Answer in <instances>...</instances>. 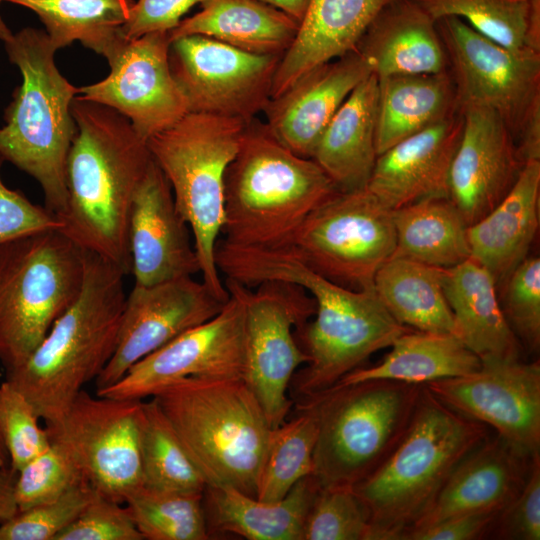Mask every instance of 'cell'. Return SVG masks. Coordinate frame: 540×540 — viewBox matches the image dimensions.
Listing matches in <instances>:
<instances>
[{
	"label": "cell",
	"instance_id": "obj_1",
	"mask_svg": "<svg viewBox=\"0 0 540 540\" xmlns=\"http://www.w3.org/2000/svg\"><path fill=\"white\" fill-rule=\"evenodd\" d=\"M215 261L225 278L247 287L283 281L313 297L314 318L296 333L308 361L291 381L293 404L332 387L412 330L392 317L374 287L353 290L338 285L307 266L289 247H243L219 239Z\"/></svg>",
	"mask_w": 540,
	"mask_h": 540
},
{
	"label": "cell",
	"instance_id": "obj_2",
	"mask_svg": "<svg viewBox=\"0 0 540 540\" xmlns=\"http://www.w3.org/2000/svg\"><path fill=\"white\" fill-rule=\"evenodd\" d=\"M71 113L77 132L67 158L60 231L129 274V216L152 160L147 142L122 114L81 95L72 100Z\"/></svg>",
	"mask_w": 540,
	"mask_h": 540
},
{
	"label": "cell",
	"instance_id": "obj_3",
	"mask_svg": "<svg viewBox=\"0 0 540 540\" xmlns=\"http://www.w3.org/2000/svg\"><path fill=\"white\" fill-rule=\"evenodd\" d=\"M124 276L112 262L84 251L79 295L25 362L5 372L44 424L60 418L112 358L126 300Z\"/></svg>",
	"mask_w": 540,
	"mask_h": 540
},
{
	"label": "cell",
	"instance_id": "obj_4",
	"mask_svg": "<svg viewBox=\"0 0 540 540\" xmlns=\"http://www.w3.org/2000/svg\"><path fill=\"white\" fill-rule=\"evenodd\" d=\"M337 191L312 158L292 152L255 118L225 172L222 239L243 247H287L306 217Z\"/></svg>",
	"mask_w": 540,
	"mask_h": 540
},
{
	"label": "cell",
	"instance_id": "obj_5",
	"mask_svg": "<svg viewBox=\"0 0 540 540\" xmlns=\"http://www.w3.org/2000/svg\"><path fill=\"white\" fill-rule=\"evenodd\" d=\"M487 426L439 401L423 385L411 423L390 456L353 490L368 511L369 540H401L427 512Z\"/></svg>",
	"mask_w": 540,
	"mask_h": 540
},
{
	"label": "cell",
	"instance_id": "obj_6",
	"mask_svg": "<svg viewBox=\"0 0 540 540\" xmlns=\"http://www.w3.org/2000/svg\"><path fill=\"white\" fill-rule=\"evenodd\" d=\"M207 485L256 495L273 431L242 377L189 376L153 397Z\"/></svg>",
	"mask_w": 540,
	"mask_h": 540
},
{
	"label": "cell",
	"instance_id": "obj_7",
	"mask_svg": "<svg viewBox=\"0 0 540 540\" xmlns=\"http://www.w3.org/2000/svg\"><path fill=\"white\" fill-rule=\"evenodd\" d=\"M4 44L22 83L4 113L0 156L40 184L44 206L58 217L67 204L66 164L77 132L71 103L79 91L58 70L46 32L27 27Z\"/></svg>",
	"mask_w": 540,
	"mask_h": 540
},
{
	"label": "cell",
	"instance_id": "obj_8",
	"mask_svg": "<svg viewBox=\"0 0 540 540\" xmlns=\"http://www.w3.org/2000/svg\"><path fill=\"white\" fill-rule=\"evenodd\" d=\"M423 385L368 380L296 401L317 415L312 475L320 487L354 488L379 468L406 433Z\"/></svg>",
	"mask_w": 540,
	"mask_h": 540
},
{
	"label": "cell",
	"instance_id": "obj_9",
	"mask_svg": "<svg viewBox=\"0 0 540 540\" xmlns=\"http://www.w3.org/2000/svg\"><path fill=\"white\" fill-rule=\"evenodd\" d=\"M246 124L236 118L188 112L146 141L190 228L202 281L223 302L229 293L216 265L215 247L225 218V172Z\"/></svg>",
	"mask_w": 540,
	"mask_h": 540
},
{
	"label": "cell",
	"instance_id": "obj_10",
	"mask_svg": "<svg viewBox=\"0 0 540 540\" xmlns=\"http://www.w3.org/2000/svg\"><path fill=\"white\" fill-rule=\"evenodd\" d=\"M84 251L60 230L0 245V363L20 366L75 301Z\"/></svg>",
	"mask_w": 540,
	"mask_h": 540
},
{
	"label": "cell",
	"instance_id": "obj_11",
	"mask_svg": "<svg viewBox=\"0 0 540 540\" xmlns=\"http://www.w3.org/2000/svg\"><path fill=\"white\" fill-rule=\"evenodd\" d=\"M436 26L458 111H494L513 135L524 162L540 160V51L504 47L457 17L441 18Z\"/></svg>",
	"mask_w": 540,
	"mask_h": 540
},
{
	"label": "cell",
	"instance_id": "obj_12",
	"mask_svg": "<svg viewBox=\"0 0 540 540\" xmlns=\"http://www.w3.org/2000/svg\"><path fill=\"white\" fill-rule=\"evenodd\" d=\"M287 247L338 285L373 288L376 273L396 248L392 210L367 188L338 190L306 217Z\"/></svg>",
	"mask_w": 540,
	"mask_h": 540
},
{
	"label": "cell",
	"instance_id": "obj_13",
	"mask_svg": "<svg viewBox=\"0 0 540 540\" xmlns=\"http://www.w3.org/2000/svg\"><path fill=\"white\" fill-rule=\"evenodd\" d=\"M234 282L244 303L242 378L276 428L293 405L287 397L293 376L308 361L294 328L313 317L315 301L304 288L288 282L266 281L255 290Z\"/></svg>",
	"mask_w": 540,
	"mask_h": 540
},
{
	"label": "cell",
	"instance_id": "obj_14",
	"mask_svg": "<svg viewBox=\"0 0 540 540\" xmlns=\"http://www.w3.org/2000/svg\"><path fill=\"white\" fill-rule=\"evenodd\" d=\"M142 401L92 396L83 389L60 418L44 424L50 442L69 452L86 481L123 504L142 486Z\"/></svg>",
	"mask_w": 540,
	"mask_h": 540
},
{
	"label": "cell",
	"instance_id": "obj_15",
	"mask_svg": "<svg viewBox=\"0 0 540 540\" xmlns=\"http://www.w3.org/2000/svg\"><path fill=\"white\" fill-rule=\"evenodd\" d=\"M281 58L248 53L202 35L174 39L169 47L170 69L189 112L246 123L268 104Z\"/></svg>",
	"mask_w": 540,
	"mask_h": 540
},
{
	"label": "cell",
	"instance_id": "obj_16",
	"mask_svg": "<svg viewBox=\"0 0 540 540\" xmlns=\"http://www.w3.org/2000/svg\"><path fill=\"white\" fill-rule=\"evenodd\" d=\"M229 298L208 321L145 356L99 396L144 400L189 376L236 378L244 369V303L234 281H224Z\"/></svg>",
	"mask_w": 540,
	"mask_h": 540
},
{
	"label": "cell",
	"instance_id": "obj_17",
	"mask_svg": "<svg viewBox=\"0 0 540 540\" xmlns=\"http://www.w3.org/2000/svg\"><path fill=\"white\" fill-rule=\"evenodd\" d=\"M455 412L489 425L522 454L540 453V362L486 359L476 372L424 384Z\"/></svg>",
	"mask_w": 540,
	"mask_h": 540
},
{
	"label": "cell",
	"instance_id": "obj_18",
	"mask_svg": "<svg viewBox=\"0 0 540 540\" xmlns=\"http://www.w3.org/2000/svg\"><path fill=\"white\" fill-rule=\"evenodd\" d=\"M170 42L165 31L125 38L106 58L108 76L78 94L122 114L147 141L189 112L170 69Z\"/></svg>",
	"mask_w": 540,
	"mask_h": 540
},
{
	"label": "cell",
	"instance_id": "obj_19",
	"mask_svg": "<svg viewBox=\"0 0 540 540\" xmlns=\"http://www.w3.org/2000/svg\"><path fill=\"white\" fill-rule=\"evenodd\" d=\"M226 302L192 276L135 284L126 296L114 354L96 378V391L117 382L139 360L213 318Z\"/></svg>",
	"mask_w": 540,
	"mask_h": 540
},
{
	"label": "cell",
	"instance_id": "obj_20",
	"mask_svg": "<svg viewBox=\"0 0 540 540\" xmlns=\"http://www.w3.org/2000/svg\"><path fill=\"white\" fill-rule=\"evenodd\" d=\"M460 112L463 132L451 163L448 199L469 226L502 201L525 162L498 114L483 107Z\"/></svg>",
	"mask_w": 540,
	"mask_h": 540
},
{
	"label": "cell",
	"instance_id": "obj_21",
	"mask_svg": "<svg viewBox=\"0 0 540 540\" xmlns=\"http://www.w3.org/2000/svg\"><path fill=\"white\" fill-rule=\"evenodd\" d=\"M128 246L135 284L152 285L200 273L190 228L153 159L133 198Z\"/></svg>",
	"mask_w": 540,
	"mask_h": 540
},
{
	"label": "cell",
	"instance_id": "obj_22",
	"mask_svg": "<svg viewBox=\"0 0 540 540\" xmlns=\"http://www.w3.org/2000/svg\"><path fill=\"white\" fill-rule=\"evenodd\" d=\"M371 74L370 65L357 50L318 65L269 100L263 111L265 123L285 147L312 158L337 110Z\"/></svg>",
	"mask_w": 540,
	"mask_h": 540
},
{
	"label": "cell",
	"instance_id": "obj_23",
	"mask_svg": "<svg viewBox=\"0 0 540 540\" xmlns=\"http://www.w3.org/2000/svg\"><path fill=\"white\" fill-rule=\"evenodd\" d=\"M463 132V116L432 125L378 155L366 188L388 209L448 198L449 174Z\"/></svg>",
	"mask_w": 540,
	"mask_h": 540
},
{
	"label": "cell",
	"instance_id": "obj_24",
	"mask_svg": "<svg viewBox=\"0 0 540 540\" xmlns=\"http://www.w3.org/2000/svg\"><path fill=\"white\" fill-rule=\"evenodd\" d=\"M533 457L522 454L499 435L488 436L458 463L411 529L465 514L501 512L523 487Z\"/></svg>",
	"mask_w": 540,
	"mask_h": 540
},
{
	"label": "cell",
	"instance_id": "obj_25",
	"mask_svg": "<svg viewBox=\"0 0 540 540\" xmlns=\"http://www.w3.org/2000/svg\"><path fill=\"white\" fill-rule=\"evenodd\" d=\"M395 0H310L297 36L274 75L271 98L314 67L356 47L375 17Z\"/></svg>",
	"mask_w": 540,
	"mask_h": 540
},
{
	"label": "cell",
	"instance_id": "obj_26",
	"mask_svg": "<svg viewBox=\"0 0 540 540\" xmlns=\"http://www.w3.org/2000/svg\"><path fill=\"white\" fill-rule=\"evenodd\" d=\"M356 50L378 79L448 70L436 21L414 0H395L372 21Z\"/></svg>",
	"mask_w": 540,
	"mask_h": 540
},
{
	"label": "cell",
	"instance_id": "obj_27",
	"mask_svg": "<svg viewBox=\"0 0 540 540\" xmlns=\"http://www.w3.org/2000/svg\"><path fill=\"white\" fill-rule=\"evenodd\" d=\"M540 160H530L508 194L467 228L470 258L502 286L528 257L539 225Z\"/></svg>",
	"mask_w": 540,
	"mask_h": 540
},
{
	"label": "cell",
	"instance_id": "obj_28",
	"mask_svg": "<svg viewBox=\"0 0 540 540\" xmlns=\"http://www.w3.org/2000/svg\"><path fill=\"white\" fill-rule=\"evenodd\" d=\"M320 489L316 478L301 479L278 501H262L227 486L207 485L203 507L210 536L231 533L248 540H302L309 509Z\"/></svg>",
	"mask_w": 540,
	"mask_h": 540
},
{
	"label": "cell",
	"instance_id": "obj_29",
	"mask_svg": "<svg viewBox=\"0 0 540 540\" xmlns=\"http://www.w3.org/2000/svg\"><path fill=\"white\" fill-rule=\"evenodd\" d=\"M443 289L455 322V334L480 359H522L523 347L509 326L497 284L469 258L445 269Z\"/></svg>",
	"mask_w": 540,
	"mask_h": 540
},
{
	"label": "cell",
	"instance_id": "obj_30",
	"mask_svg": "<svg viewBox=\"0 0 540 540\" xmlns=\"http://www.w3.org/2000/svg\"><path fill=\"white\" fill-rule=\"evenodd\" d=\"M378 78L371 74L346 98L324 130L312 159L339 191L366 188L376 159Z\"/></svg>",
	"mask_w": 540,
	"mask_h": 540
},
{
	"label": "cell",
	"instance_id": "obj_31",
	"mask_svg": "<svg viewBox=\"0 0 540 540\" xmlns=\"http://www.w3.org/2000/svg\"><path fill=\"white\" fill-rule=\"evenodd\" d=\"M300 23L260 0H204L201 10L169 32L170 41L202 35L256 55L283 56Z\"/></svg>",
	"mask_w": 540,
	"mask_h": 540
},
{
	"label": "cell",
	"instance_id": "obj_32",
	"mask_svg": "<svg viewBox=\"0 0 540 540\" xmlns=\"http://www.w3.org/2000/svg\"><path fill=\"white\" fill-rule=\"evenodd\" d=\"M458 112L455 87L448 70L379 78L377 154Z\"/></svg>",
	"mask_w": 540,
	"mask_h": 540
},
{
	"label": "cell",
	"instance_id": "obj_33",
	"mask_svg": "<svg viewBox=\"0 0 540 540\" xmlns=\"http://www.w3.org/2000/svg\"><path fill=\"white\" fill-rule=\"evenodd\" d=\"M390 347L391 351L381 362L370 367L361 366L335 385L381 379L426 384L468 375L482 365L481 359L455 334L412 329L397 337Z\"/></svg>",
	"mask_w": 540,
	"mask_h": 540
},
{
	"label": "cell",
	"instance_id": "obj_34",
	"mask_svg": "<svg viewBox=\"0 0 540 540\" xmlns=\"http://www.w3.org/2000/svg\"><path fill=\"white\" fill-rule=\"evenodd\" d=\"M444 275L443 268L392 256L376 273L373 286L382 304L401 325L423 332L455 334L454 317L443 289Z\"/></svg>",
	"mask_w": 540,
	"mask_h": 540
},
{
	"label": "cell",
	"instance_id": "obj_35",
	"mask_svg": "<svg viewBox=\"0 0 540 540\" xmlns=\"http://www.w3.org/2000/svg\"><path fill=\"white\" fill-rule=\"evenodd\" d=\"M393 256L448 269L470 258L468 225L448 198H431L392 210Z\"/></svg>",
	"mask_w": 540,
	"mask_h": 540
},
{
	"label": "cell",
	"instance_id": "obj_36",
	"mask_svg": "<svg viewBox=\"0 0 540 540\" xmlns=\"http://www.w3.org/2000/svg\"><path fill=\"white\" fill-rule=\"evenodd\" d=\"M33 11L46 28L51 45L60 48L79 41L107 58L125 39L134 0H2Z\"/></svg>",
	"mask_w": 540,
	"mask_h": 540
},
{
	"label": "cell",
	"instance_id": "obj_37",
	"mask_svg": "<svg viewBox=\"0 0 540 540\" xmlns=\"http://www.w3.org/2000/svg\"><path fill=\"white\" fill-rule=\"evenodd\" d=\"M437 21L457 17L513 50L540 51V0H414Z\"/></svg>",
	"mask_w": 540,
	"mask_h": 540
},
{
	"label": "cell",
	"instance_id": "obj_38",
	"mask_svg": "<svg viewBox=\"0 0 540 540\" xmlns=\"http://www.w3.org/2000/svg\"><path fill=\"white\" fill-rule=\"evenodd\" d=\"M294 404L295 416L272 431L257 483L259 500L278 501L313 473L317 415L306 402Z\"/></svg>",
	"mask_w": 540,
	"mask_h": 540
},
{
	"label": "cell",
	"instance_id": "obj_39",
	"mask_svg": "<svg viewBox=\"0 0 540 540\" xmlns=\"http://www.w3.org/2000/svg\"><path fill=\"white\" fill-rule=\"evenodd\" d=\"M142 485L160 491L203 493L207 483L154 398L142 401Z\"/></svg>",
	"mask_w": 540,
	"mask_h": 540
},
{
	"label": "cell",
	"instance_id": "obj_40",
	"mask_svg": "<svg viewBox=\"0 0 540 540\" xmlns=\"http://www.w3.org/2000/svg\"><path fill=\"white\" fill-rule=\"evenodd\" d=\"M124 504L144 540H208L203 493L140 486Z\"/></svg>",
	"mask_w": 540,
	"mask_h": 540
},
{
	"label": "cell",
	"instance_id": "obj_41",
	"mask_svg": "<svg viewBox=\"0 0 540 540\" xmlns=\"http://www.w3.org/2000/svg\"><path fill=\"white\" fill-rule=\"evenodd\" d=\"M85 482L69 452L50 442L46 450L17 473L14 496L18 511L53 501Z\"/></svg>",
	"mask_w": 540,
	"mask_h": 540
},
{
	"label": "cell",
	"instance_id": "obj_42",
	"mask_svg": "<svg viewBox=\"0 0 540 540\" xmlns=\"http://www.w3.org/2000/svg\"><path fill=\"white\" fill-rule=\"evenodd\" d=\"M370 518L353 488L319 489L307 514L302 540H369Z\"/></svg>",
	"mask_w": 540,
	"mask_h": 540
},
{
	"label": "cell",
	"instance_id": "obj_43",
	"mask_svg": "<svg viewBox=\"0 0 540 540\" xmlns=\"http://www.w3.org/2000/svg\"><path fill=\"white\" fill-rule=\"evenodd\" d=\"M500 304L504 316L523 349L537 353L540 347V258H525L502 285Z\"/></svg>",
	"mask_w": 540,
	"mask_h": 540
},
{
	"label": "cell",
	"instance_id": "obj_44",
	"mask_svg": "<svg viewBox=\"0 0 540 540\" xmlns=\"http://www.w3.org/2000/svg\"><path fill=\"white\" fill-rule=\"evenodd\" d=\"M27 398L11 383H0V434L18 471L50 445L45 427Z\"/></svg>",
	"mask_w": 540,
	"mask_h": 540
},
{
	"label": "cell",
	"instance_id": "obj_45",
	"mask_svg": "<svg viewBox=\"0 0 540 540\" xmlns=\"http://www.w3.org/2000/svg\"><path fill=\"white\" fill-rule=\"evenodd\" d=\"M94 491L85 482L53 501L18 511L0 524V540H55L81 513Z\"/></svg>",
	"mask_w": 540,
	"mask_h": 540
},
{
	"label": "cell",
	"instance_id": "obj_46",
	"mask_svg": "<svg viewBox=\"0 0 540 540\" xmlns=\"http://www.w3.org/2000/svg\"><path fill=\"white\" fill-rule=\"evenodd\" d=\"M55 540H144L128 508L98 491Z\"/></svg>",
	"mask_w": 540,
	"mask_h": 540
},
{
	"label": "cell",
	"instance_id": "obj_47",
	"mask_svg": "<svg viewBox=\"0 0 540 540\" xmlns=\"http://www.w3.org/2000/svg\"><path fill=\"white\" fill-rule=\"evenodd\" d=\"M488 539H540V453L532 458L519 493L497 515Z\"/></svg>",
	"mask_w": 540,
	"mask_h": 540
},
{
	"label": "cell",
	"instance_id": "obj_48",
	"mask_svg": "<svg viewBox=\"0 0 540 540\" xmlns=\"http://www.w3.org/2000/svg\"><path fill=\"white\" fill-rule=\"evenodd\" d=\"M3 162L0 156V245L42 231L61 230L62 223L54 213L4 184Z\"/></svg>",
	"mask_w": 540,
	"mask_h": 540
},
{
	"label": "cell",
	"instance_id": "obj_49",
	"mask_svg": "<svg viewBox=\"0 0 540 540\" xmlns=\"http://www.w3.org/2000/svg\"><path fill=\"white\" fill-rule=\"evenodd\" d=\"M204 0H137L121 31L126 39H135L151 32H170L182 16Z\"/></svg>",
	"mask_w": 540,
	"mask_h": 540
},
{
	"label": "cell",
	"instance_id": "obj_50",
	"mask_svg": "<svg viewBox=\"0 0 540 540\" xmlns=\"http://www.w3.org/2000/svg\"><path fill=\"white\" fill-rule=\"evenodd\" d=\"M500 512L473 513L451 517L432 525L414 528L401 540H480L488 539Z\"/></svg>",
	"mask_w": 540,
	"mask_h": 540
},
{
	"label": "cell",
	"instance_id": "obj_51",
	"mask_svg": "<svg viewBox=\"0 0 540 540\" xmlns=\"http://www.w3.org/2000/svg\"><path fill=\"white\" fill-rule=\"evenodd\" d=\"M17 472L0 434V524L12 518L18 508L14 496Z\"/></svg>",
	"mask_w": 540,
	"mask_h": 540
},
{
	"label": "cell",
	"instance_id": "obj_52",
	"mask_svg": "<svg viewBox=\"0 0 540 540\" xmlns=\"http://www.w3.org/2000/svg\"><path fill=\"white\" fill-rule=\"evenodd\" d=\"M291 16L301 24L310 0H260Z\"/></svg>",
	"mask_w": 540,
	"mask_h": 540
},
{
	"label": "cell",
	"instance_id": "obj_53",
	"mask_svg": "<svg viewBox=\"0 0 540 540\" xmlns=\"http://www.w3.org/2000/svg\"><path fill=\"white\" fill-rule=\"evenodd\" d=\"M1 2L2 0H0V3ZM12 36H13V33L11 32V30L6 25V23L4 22L3 18L0 15V40L5 43L9 41L12 38Z\"/></svg>",
	"mask_w": 540,
	"mask_h": 540
},
{
	"label": "cell",
	"instance_id": "obj_54",
	"mask_svg": "<svg viewBox=\"0 0 540 540\" xmlns=\"http://www.w3.org/2000/svg\"><path fill=\"white\" fill-rule=\"evenodd\" d=\"M1 376H2V371H1V369H0V378H1Z\"/></svg>",
	"mask_w": 540,
	"mask_h": 540
}]
</instances>
